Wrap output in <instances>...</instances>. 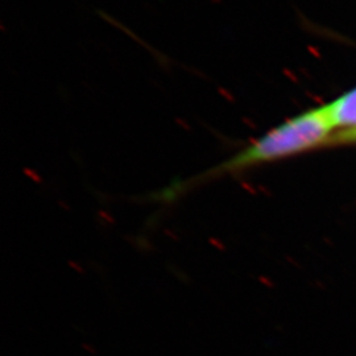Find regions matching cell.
I'll return each mask as SVG.
<instances>
[{"instance_id":"obj_1","label":"cell","mask_w":356,"mask_h":356,"mask_svg":"<svg viewBox=\"0 0 356 356\" xmlns=\"http://www.w3.org/2000/svg\"><path fill=\"white\" fill-rule=\"evenodd\" d=\"M332 128L342 129V138L356 140V89L326 106Z\"/></svg>"}]
</instances>
